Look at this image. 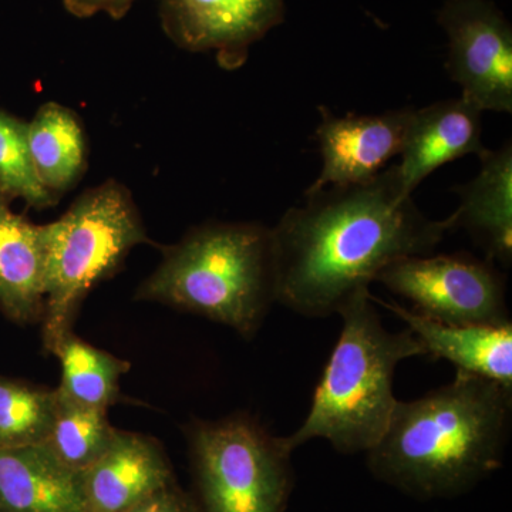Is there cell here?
<instances>
[{"mask_svg": "<svg viewBox=\"0 0 512 512\" xmlns=\"http://www.w3.org/2000/svg\"><path fill=\"white\" fill-rule=\"evenodd\" d=\"M456 228L454 212L439 221L417 208L396 164L366 183L305 194L271 228L276 302L305 318L338 315L384 268L433 254Z\"/></svg>", "mask_w": 512, "mask_h": 512, "instance_id": "obj_1", "label": "cell"}, {"mask_svg": "<svg viewBox=\"0 0 512 512\" xmlns=\"http://www.w3.org/2000/svg\"><path fill=\"white\" fill-rule=\"evenodd\" d=\"M511 414L512 390L457 372L419 399L397 400L367 467L419 500L460 497L503 466Z\"/></svg>", "mask_w": 512, "mask_h": 512, "instance_id": "obj_2", "label": "cell"}, {"mask_svg": "<svg viewBox=\"0 0 512 512\" xmlns=\"http://www.w3.org/2000/svg\"><path fill=\"white\" fill-rule=\"evenodd\" d=\"M338 315L342 332L316 386L308 416L291 436V451L328 440L342 454L367 453L383 436L397 399L394 373L403 360L426 356L412 330L384 328L370 289L357 292Z\"/></svg>", "mask_w": 512, "mask_h": 512, "instance_id": "obj_3", "label": "cell"}, {"mask_svg": "<svg viewBox=\"0 0 512 512\" xmlns=\"http://www.w3.org/2000/svg\"><path fill=\"white\" fill-rule=\"evenodd\" d=\"M141 301L197 313L251 338L276 302L271 228L212 222L188 232L136 293Z\"/></svg>", "mask_w": 512, "mask_h": 512, "instance_id": "obj_4", "label": "cell"}, {"mask_svg": "<svg viewBox=\"0 0 512 512\" xmlns=\"http://www.w3.org/2000/svg\"><path fill=\"white\" fill-rule=\"evenodd\" d=\"M45 244L43 345L52 353L72 330L94 286L119 271L131 249L148 242L133 195L117 181L90 188L59 220L42 225Z\"/></svg>", "mask_w": 512, "mask_h": 512, "instance_id": "obj_5", "label": "cell"}, {"mask_svg": "<svg viewBox=\"0 0 512 512\" xmlns=\"http://www.w3.org/2000/svg\"><path fill=\"white\" fill-rule=\"evenodd\" d=\"M190 439L201 512H285L295 474L284 437L235 414L195 423Z\"/></svg>", "mask_w": 512, "mask_h": 512, "instance_id": "obj_6", "label": "cell"}, {"mask_svg": "<svg viewBox=\"0 0 512 512\" xmlns=\"http://www.w3.org/2000/svg\"><path fill=\"white\" fill-rule=\"evenodd\" d=\"M376 282L412 302L413 311L447 325H507L505 281L491 261L468 254L409 256Z\"/></svg>", "mask_w": 512, "mask_h": 512, "instance_id": "obj_7", "label": "cell"}, {"mask_svg": "<svg viewBox=\"0 0 512 512\" xmlns=\"http://www.w3.org/2000/svg\"><path fill=\"white\" fill-rule=\"evenodd\" d=\"M437 23L447 36L446 69L461 97L483 111L512 113V26L491 0H446Z\"/></svg>", "mask_w": 512, "mask_h": 512, "instance_id": "obj_8", "label": "cell"}, {"mask_svg": "<svg viewBox=\"0 0 512 512\" xmlns=\"http://www.w3.org/2000/svg\"><path fill=\"white\" fill-rule=\"evenodd\" d=\"M165 35L192 53L212 52L220 67L244 66L249 50L285 18V0H160Z\"/></svg>", "mask_w": 512, "mask_h": 512, "instance_id": "obj_9", "label": "cell"}, {"mask_svg": "<svg viewBox=\"0 0 512 512\" xmlns=\"http://www.w3.org/2000/svg\"><path fill=\"white\" fill-rule=\"evenodd\" d=\"M413 110L340 117L328 107H319L316 140L322 168L305 194L326 187L366 183L382 173L394 157L402 154Z\"/></svg>", "mask_w": 512, "mask_h": 512, "instance_id": "obj_10", "label": "cell"}, {"mask_svg": "<svg viewBox=\"0 0 512 512\" xmlns=\"http://www.w3.org/2000/svg\"><path fill=\"white\" fill-rule=\"evenodd\" d=\"M82 476L86 512H127L175 483L158 444L120 430L106 453Z\"/></svg>", "mask_w": 512, "mask_h": 512, "instance_id": "obj_11", "label": "cell"}, {"mask_svg": "<svg viewBox=\"0 0 512 512\" xmlns=\"http://www.w3.org/2000/svg\"><path fill=\"white\" fill-rule=\"evenodd\" d=\"M483 113L464 97L413 110L402 160L396 164L409 194L444 164L470 154L483 156L487 151L481 141Z\"/></svg>", "mask_w": 512, "mask_h": 512, "instance_id": "obj_12", "label": "cell"}, {"mask_svg": "<svg viewBox=\"0 0 512 512\" xmlns=\"http://www.w3.org/2000/svg\"><path fill=\"white\" fill-rule=\"evenodd\" d=\"M372 301L406 323L426 356L448 360L457 372L484 377L512 390V323L447 325L394 301H382L373 295Z\"/></svg>", "mask_w": 512, "mask_h": 512, "instance_id": "obj_13", "label": "cell"}, {"mask_svg": "<svg viewBox=\"0 0 512 512\" xmlns=\"http://www.w3.org/2000/svg\"><path fill=\"white\" fill-rule=\"evenodd\" d=\"M0 512H86L82 473L43 443L0 450Z\"/></svg>", "mask_w": 512, "mask_h": 512, "instance_id": "obj_14", "label": "cell"}, {"mask_svg": "<svg viewBox=\"0 0 512 512\" xmlns=\"http://www.w3.org/2000/svg\"><path fill=\"white\" fill-rule=\"evenodd\" d=\"M473 180L456 188L457 227L466 228L488 261L507 268L512 261V146L485 151Z\"/></svg>", "mask_w": 512, "mask_h": 512, "instance_id": "obj_15", "label": "cell"}, {"mask_svg": "<svg viewBox=\"0 0 512 512\" xmlns=\"http://www.w3.org/2000/svg\"><path fill=\"white\" fill-rule=\"evenodd\" d=\"M45 244L42 225L10 210L0 194V309L18 323L43 319Z\"/></svg>", "mask_w": 512, "mask_h": 512, "instance_id": "obj_16", "label": "cell"}, {"mask_svg": "<svg viewBox=\"0 0 512 512\" xmlns=\"http://www.w3.org/2000/svg\"><path fill=\"white\" fill-rule=\"evenodd\" d=\"M30 158L40 183L56 198L73 190L87 168V140L73 110L43 104L28 123Z\"/></svg>", "mask_w": 512, "mask_h": 512, "instance_id": "obj_17", "label": "cell"}, {"mask_svg": "<svg viewBox=\"0 0 512 512\" xmlns=\"http://www.w3.org/2000/svg\"><path fill=\"white\" fill-rule=\"evenodd\" d=\"M62 366V380L56 393L60 399L106 410L119 400L120 379L130 363L77 338L70 330L53 349Z\"/></svg>", "mask_w": 512, "mask_h": 512, "instance_id": "obj_18", "label": "cell"}, {"mask_svg": "<svg viewBox=\"0 0 512 512\" xmlns=\"http://www.w3.org/2000/svg\"><path fill=\"white\" fill-rule=\"evenodd\" d=\"M56 397L55 420L43 444L64 466L83 473L106 453L117 430L106 410L67 402L57 393Z\"/></svg>", "mask_w": 512, "mask_h": 512, "instance_id": "obj_19", "label": "cell"}, {"mask_svg": "<svg viewBox=\"0 0 512 512\" xmlns=\"http://www.w3.org/2000/svg\"><path fill=\"white\" fill-rule=\"evenodd\" d=\"M56 406L55 390L0 376V450L45 443Z\"/></svg>", "mask_w": 512, "mask_h": 512, "instance_id": "obj_20", "label": "cell"}, {"mask_svg": "<svg viewBox=\"0 0 512 512\" xmlns=\"http://www.w3.org/2000/svg\"><path fill=\"white\" fill-rule=\"evenodd\" d=\"M0 194L20 198L35 210L55 207L59 198L40 183L28 141V123L0 109Z\"/></svg>", "mask_w": 512, "mask_h": 512, "instance_id": "obj_21", "label": "cell"}, {"mask_svg": "<svg viewBox=\"0 0 512 512\" xmlns=\"http://www.w3.org/2000/svg\"><path fill=\"white\" fill-rule=\"evenodd\" d=\"M127 512H201V510L173 483Z\"/></svg>", "mask_w": 512, "mask_h": 512, "instance_id": "obj_22", "label": "cell"}, {"mask_svg": "<svg viewBox=\"0 0 512 512\" xmlns=\"http://www.w3.org/2000/svg\"><path fill=\"white\" fill-rule=\"evenodd\" d=\"M67 12L76 18H90L97 13H107L110 18L119 20L127 15L137 0H62Z\"/></svg>", "mask_w": 512, "mask_h": 512, "instance_id": "obj_23", "label": "cell"}]
</instances>
